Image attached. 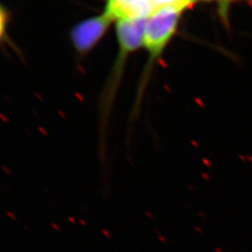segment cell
I'll use <instances>...</instances> for the list:
<instances>
[{
    "mask_svg": "<svg viewBox=\"0 0 252 252\" xmlns=\"http://www.w3.org/2000/svg\"><path fill=\"white\" fill-rule=\"evenodd\" d=\"M189 7L171 4L157 7L147 19L144 46L153 56H158L174 36L182 12Z\"/></svg>",
    "mask_w": 252,
    "mask_h": 252,
    "instance_id": "obj_1",
    "label": "cell"
},
{
    "mask_svg": "<svg viewBox=\"0 0 252 252\" xmlns=\"http://www.w3.org/2000/svg\"><path fill=\"white\" fill-rule=\"evenodd\" d=\"M111 22L112 19L104 13L101 16L89 19L77 26L71 33L76 48L82 53L90 50L105 34Z\"/></svg>",
    "mask_w": 252,
    "mask_h": 252,
    "instance_id": "obj_2",
    "label": "cell"
},
{
    "mask_svg": "<svg viewBox=\"0 0 252 252\" xmlns=\"http://www.w3.org/2000/svg\"><path fill=\"white\" fill-rule=\"evenodd\" d=\"M156 9L153 0H108L106 14L113 20L148 18Z\"/></svg>",
    "mask_w": 252,
    "mask_h": 252,
    "instance_id": "obj_3",
    "label": "cell"
},
{
    "mask_svg": "<svg viewBox=\"0 0 252 252\" xmlns=\"http://www.w3.org/2000/svg\"><path fill=\"white\" fill-rule=\"evenodd\" d=\"M147 19L138 18L118 21L117 35L123 54L135 51L144 45Z\"/></svg>",
    "mask_w": 252,
    "mask_h": 252,
    "instance_id": "obj_4",
    "label": "cell"
},
{
    "mask_svg": "<svg viewBox=\"0 0 252 252\" xmlns=\"http://www.w3.org/2000/svg\"><path fill=\"white\" fill-rule=\"evenodd\" d=\"M5 25H6V14L4 10L0 8V36L3 35Z\"/></svg>",
    "mask_w": 252,
    "mask_h": 252,
    "instance_id": "obj_5",
    "label": "cell"
},
{
    "mask_svg": "<svg viewBox=\"0 0 252 252\" xmlns=\"http://www.w3.org/2000/svg\"><path fill=\"white\" fill-rule=\"evenodd\" d=\"M205 1H219V2H221V3H229L233 0H205Z\"/></svg>",
    "mask_w": 252,
    "mask_h": 252,
    "instance_id": "obj_6",
    "label": "cell"
},
{
    "mask_svg": "<svg viewBox=\"0 0 252 252\" xmlns=\"http://www.w3.org/2000/svg\"></svg>",
    "mask_w": 252,
    "mask_h": 252,
    "instance_id": "obj_7",
    "label": "cell"
}]
</instances>
